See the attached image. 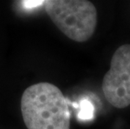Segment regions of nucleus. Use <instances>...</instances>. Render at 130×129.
<instances>
[{
    "label": "nucleus",
    "mask_w": 130,
    "mask_h": 129,
    "mask_svg": "<svg viewBox=\"0 0 130 129\" xmlns=\"http://www.w3.org/2000/svg\"><path fill=\"white\" fill-rule=\"evenodd\" d=\"M20 106L28 129H70L68 101L53 84L40 82L29 86L22 95Z\"/></svg>",
    "instance_id": "1"
},
{
    "label": "nucleus",
    "mask_w": 130,
    "mask_h": 129,
    "mask_svg": "<svg viewBox=\"0 0 130 129\" xmlns=\"http://www.w3.org/2000/svg\"><path fill=\"white\" fill-rule=\"evenodd\" d=\"M44 8L56 26L69 39L86 42L92 36L98 23V12L87 0H48Z\"/></svg>",
    "instance_id": "2"
},
{
    "label": "nucleus",
    "mask_w": 130,
    "mask_h": 129,
    "mask_svg": "<svg viewBox=\"0 0 130 129\" xmlns=\"http://www.w3.org/2000/svg\"><path fill=\"white\" fill-rule=\"evenodd\" d=\"M102 91L107 102L119 109L130 105V44L118 47L110 69L102 80Z\"/></svg>",
    "instance_id": "3"
}]
</instances>
